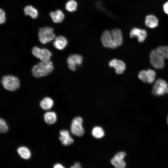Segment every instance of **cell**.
Wrapping results in <instances>:
<instances>
[{"label":"cell","instance_id":"cell-3","mask_svg":"<svg viewBox=\"0 0 168 168\" xmlns=\"http://www.w3.org/2000/svg\"><path fill=\"white\" fill-rule=\"evenodd\" d=\"M1 82L4 87L9 91H15L20 86L19 79L14 76L9 75L4 76L2 77Z\"/></svg>","mask_w":168,"mask_h":168},{"label":"cell","instance_id":"cell-7","mask_svg":"<svg viewBox=\"0 0 168 168\" xmlns=\"http://www.w3.org/2000/svg\"><path fill=\"white\" fill-rule=\"evenodd\" d=\"M168 87L166 82L164 80L159 79L155 83L152 89V93L156 96H163L167 92Z\"/></svg>","mask_w":168,"mask_h":168},{"label":"cell","instance_id":"cell-32","mask_svg":"<svg viewBox=\"0 0 168 168\" xmlns=\"http://www.w3.org/2000/svg\"><path fill=\"white\" fill-rule=\"evenodd\" d=\"M167 92L168 93V90H167Z\"/></svg>","mask_w":168,"mask_h":168},{"label":"cell","instance_id":"cell-27","mask_svg":"<svg viewBox=\"0 0 168 168\" xmlns=\"http://www.w3.org/2000/svg\"><path fill=\"white\" fill-rule=\"evenodd\" d=\"M126 154L124 152H121L117 153L114 156L115 159L120 160H123Z\"/></svg>","mask_w":168,"mask_h":168},{"label":"cell","instance_id":"cell-19","mask_svg":"<svg viewBox=\"0 0 168 168\" xmlns=\"http://www.w3.org/2000/svg\"><path fill=\"white\" fill-rule=\"evenodd\" d=\"M17 152L19 155L24 159H28L31 156V152L26 147H21L17 150Z\"/></svg>","mask_w":168,"mask_h":168},{"label":"cell","instance_id":"cell-14","mask_svg":"<svg viewBox=\"0 0 168 168\" xmlns=\"http://www.w3.org/2000/svg\"><path fill=\"white\" fill-rule=\"evenodd\" d=\"M145 22L147 27L152 29L156 27L158 24V19L153 15L147 16L146 17Z\"/></svg>","mask_w":168,"mask_h":168},{"label":"cell","instance_id":"cell-21","mask_svg":"<svg viewBox=\"0 0 168 168\" xmlns=\"http://www.w3.org/2000/svg\"><path fill=\"white\" fill-rule=\"evenodd\" d=\"M155 50L164 59H168V46H159Z\"/></svg>","mask_w":168,"mask_h":168},{"label":"cell","instance_id":"cell-18","mask_svg":"<svg viewBox=\"0 0 168 168\" xmlns=\"http://www.w3.org/2000/svg\"><path fill=\"white\" fill-rule=\"evenodd\" d=\"M45 122L49 124H52L55 123L57 120V116L54 112H48L44 115Z\"/></svg>","mask_w":168,"mask_h":168},{"label":"cell","instance_id":"cell-15","mask_svg":"<svg viewBox=\"0 0 168 168\" xmlns=\"http://www.w3.org/2000/svg\"><path fill=\"white\" fill-rule=\"evenodd\" d=\"M50 16L53 21L56 23H60L63 20L64 15L60 10H57L55 12H52L50 13Z\"/></svg>","mask_w":168,"mask_h":168},{"label":"cell","instance_id":"cell-30","mask_svg":"<svg viewBox=\"0 0 168 168\" xmlns=\"http://www.w3.org/2000/svg\"><path fill=\"white\" fill-rule=\"evenodd\" d=\"M54 168H64V167L61 164L58 163L57 164H56L55 165H54Z\"/></svg>","mask_w":168,"mask_h":168},{"label":"cell","instance_id":"cell-28","mask_svg":"<svg viewBox=\"0 0 168 168\" xmlns=\"http://www.w3.org/2000/svg\"><path fill=\"white\" fill-rule=\"evenodd\" d=\"M163 8L165 13L168 15V1L166 2L163 5Z\"/></svg>","mask_w":168,"mask_h":168},{"label":"cell","instance_id":"cell-22","mask_svg":"<svg viewBox=\"0 0 168 168\" xmlns=\"http://www.w3.org/2000/svg\"><path fill=\"white\" fill-rule=\"evenodd\" d=\"M77 4L74 0H70L68 1L65 5V8L68 12H73L76 11Z\"/></svg>","mask_w":168,"mask_h":168},{"label":"cell","instance_id":"cell-25","mask_svg":"<svg viewBox=\"0 0 168 168\" xmlns=\"http://www.w3.org/2000/svg\"><path fill=\"white\" fill-rule=\"evenodd\" d=\"M8 126L5 121L0 118V133L6 132L8 130Z\"/></svg>","mask_w":168,"mask_h":168},{"label":"cell","instance_id":"cell-20","mask_svg":"<svg viewBox=\"0 0 168 168\" xmlns=\"http://www.w3.org/2000/svg\"><path fill=\"white\" fill-rule=\"evenodd\" d=\"M156 75L155 71L152 69H148L145 71L146 83H151L155 80Z\"/></svg>","mask_w":168,"mask_h":168},{"label":"cell","instance_id":"cell-6","mask_svg":"<svg viewBox=\"0 0 168 168\" xmlns=\"http://www.w3.org/2000/svg\"><path fill=\"white\" fill-rule=\"evenodd\" d=\"M83 120L80 117L74 118L72 121L71 126L72 133L78 137H81L84 134V131L82 126Z\"/></svg>","mask_w":168,"mask_h":168},{"label":"cell","instance_id":"cell-5","mask_svg":"<svg viewBox=\"0 0 168 168\" xmlns=\"http://www.w3.org/2000/svg\"><path fill=\"white\" fill-rule=\"evenodd\" d=\"M32 53L34 56L42 61H49L52 56V53L49 49L37 46L33 48Z\"/></svg>","mask_w":168,"mask_h":168},{"label":"cell","instance_id":"cell-11","mask_svg":"<svg viewBox=\"0 0 168 168\" xmlns=\"http://www.w3.org/2000/svg\"><path fill=\"white\" fill-rule=\"evenodd\" d=\"M109 66L114 68L115 70L116 74H120L123 73L126 69V65L122 61L116 59L111 60L109 63Z\"/></svg>","mask_w":168,"mask_h":168},{"label":"cell","instance_id":"cell-24","mask_svg":"<svg viewBox=\"0 0 168 168\" xmlns=\"http://www.w3.org/2000/svg\"><path fill=\"white\" fill-rule=\"evenodd\" d=\"M111 162L117 168H124L126 166L125 162L123 160L116 159L114 158L111 160Z\"/></svg>","mask_w":168,"mask_h":168},{"label":"cell","instance_id":"cell-10","mask_svg":"<svg viewBox=\"0 0 168 168\" xmlns=\"http://www.w3.org/2000/svg\"><path fill=\"white\" fill-rule=\"evenodd\" d=\"M129 35L131 38H137L138 41L140 43L144 42L147 36V33L146 30L137 28H133L131 30Z\"/></svg>","mask_w":168,"mask_h":168},{"label":"cell","instance_id":"cell-17","mask_svg":"<svg viewBox=\"0 0 168 168\" xmlns=\"http://www.w3.org/2000/svg\"><path fill=\"white\" fill-rule=\"evenodd\" d=\"M25 14L26 16L29 15L33 19L36 18L38 15V13L36 9L31 5L26 6L24 8Z\"/></svg>","mask_w":168,"mask_h":168},{"label":"cell","instance_id":"cell-31","mask_svg":"<svg viewBox=\"0 0 168 168\" xmlns=\"http://www.w3.org/2000/svg\"><path fill=\"white\" fill-rule=\"evenodd\" d=\"M167 122H168V119H167Z\"/></svg>","mask_w":168,"mask_h":168},{"label":"cell","instance_id":"cell-12","mask_svg":"<svg viewBox=\"0 0 168 168\" xmlns=\"http://www.w3.org/2000/svg\"><path fill=\"white\" fill-rule=\"evenodd\" d=\"M59 139L62 144L64 146H68L73 142V140L70 135L68 131L62 130L60 132Z\"/></svg>","mask_w":168,"mask_h":168},{"label":"cell","instance_id":"cell-26","mask_svg":"<svg viewBox=\"0 0 168 168\" xmlns=\"http://www.w3.org/2000/svg\"><path fill=\"white\" fill-rule=\"evenodd\" d=\"M6 21L5 12L3 10L0 8V24L4 23Z\"/></svg>","mask_w":168,"mask_h":168},{"label":"cell","instance_id":"cell-13","mask_svg":"<svg viewBox=\"0 0 168 168\" xmlns=\"http://www.w3.org/2000/svg\"><path fill=\"white\" fill-rule=\"evenodd\" d=\"M68 44L67 39L64 36L60 35L55 38L53 43V45L56 49L61 50L66 47Z\"/></svg>","mask_w":168,"mask_h":168},{"label":"cell","instance_id":"cell-4","mask_svg":"<svg viewBox=\"0 0 168 168\" xmlns=\"http://www.w3.org/2000/svg\"><path fill=\"white\" fill-rule=\"evenodd\" d=\"M55 35L53 28L45 27L40 28L38 32L39 39L42 44H47L53 40Z\"/></svg>","mask_w":168,"mask_h":168},{"label":"cell","instance_id":"cell-16","mask_svg":"<svg viewBox=\"0 0 168 168\" xmlns=\"http://www.w3.org/2000/svg\"><path fill=\"white\" fill-rule=\"evenodd\" d=\"M53 100L49 97H44L40 102V107L44 110H48L50 109L53 107Z\"/></svg>","mask_w":168,"mask_h":168},{"label":"cell","instance_id":"cell-29","mask_svg":"<svg viewBox=\"0 0 168 168\" xmlns=\"http://www.w3.org/2000/svg\"><path fill=\"white\" fill-rule=\"evenodd\" d=\"M71 167L72 168H81V164L78 162L76 163L73 166H71Z\"/></svg>","mask_w":168,"mask_h":168},{"label":"cell","instance_id":"cell-23","mask_svg":"<svg viewBox=\"0 0 168 168\" xmlns=\"http://www.w3.org/2000/svg\"><path fill=\"white\" fill-rule=\"evenodd\" d=\"M92 134L95 138H100L104 136V132L102 128L100 127L96 126L93 128Z\"/></svg>","mask_w":168,"mask_h":168},{"label":"cell","instance_id":"cell-1","mask_svg":"<svg viewBox=\"0 0 168 168\" xmlns=\"http://www.w3.org/2000/svg\"><path fill=\"white\" fill-rule=\"evenodd\" d=\"M100 40L104 47L115 49L120 46L123 44L122 33L120 30L118 28L113 29L111 31L105 30L102 33Z\"/></svg>","mask_w":168,"mask_h":168},{"label":"cell","instance_id":"cell-8","mask_svg":"<svg viewBox=\"0 0 168 168\" xmlns=\"http://www.w3.org/2000/svg\"><path fill=\"white\" fill-rule=\"evenodd\" d=\"M164 59L155 49L150 54V59L152 65L156 69H161L165 66Z\"/></svg>","mask_w":168,"mask_h":168},{"label":"cell","instance_id":"cell-2","mask_svg":"<svg viewBox=\"0 0 168 168\" xmlns=\"http://www.w3.org/2000/svg\"><path fill=\"white\" fill-rule=\"evenodd\" d=\"M54 69L52 61H41L33 66L31 72L33 76L39 78L48 75L53 72Z\"/></svg>","mask_w":168,"mask_h":168},{"label":"cell","instance_id":"cell-9","mask_svg":"<svg viewBox=\"0 0 168 168\" xmlns=\"http://www.w3.org/2000/svg\"><path fill=\"white\" fill-rule=\"evenodd\" d=\"M83 58L79 54H71L67 59V63L69 68L71 71H75L77 67L82 64Z\"/></svg>","mask_w":168,"mask_h":168}]
</instances>
